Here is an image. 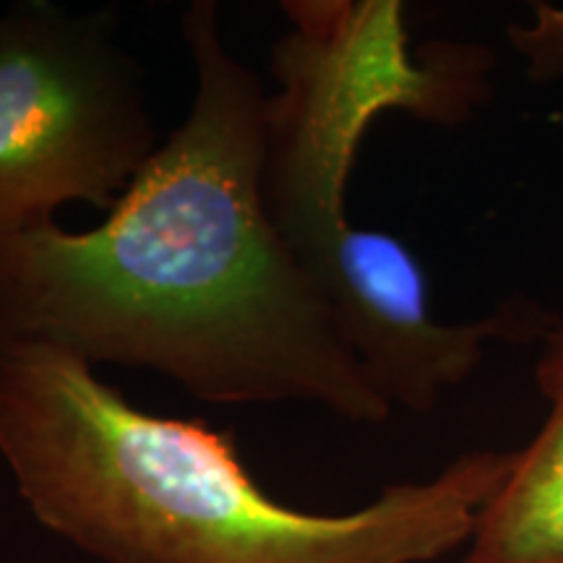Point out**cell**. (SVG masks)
<instances>
[{"instance_id": "3", "label": "cell", "mask_w": 563, "mask_h": 563, "mask_svg": "<svg viewBox=\"0 0 563 563\" xmlns=\"http://www.w3.org/2000/svg\"><path fill=\"white\" fill-rule=\"evenodd\" d=\"M162 144L112 11L0 13V238L74 201L112 209Z\"/></svg>"}, {"instance_id": "1", "label": "cell", "mask_w": 563, "mask_h": 563, "mask_svg": "<svg viewBox=\"0 0 563 563\" xmlns=\"http://www.w3.org/2000/svg\"><path fill=\"white\" fill-rule=\"evenodd\" d=\"M180 32L191 110L110 214L81 232L45 222L0 238V344L165 373L201 402L386 420L266 207L269 95L230 53L214 0H194Z\"/></svg>"}, {"instance_id": "2", "label": "cell", "mask_w": 563, "mask_h": 563, "mask_svg": "<svg viewBox=\"0 0 563 563\" xmlns=\"http://www.w3.org/2000/svg\"><path fill=\"white\" fill-rule=\"evenodd\" d=\"M0 454L34 519L102 563H431L470 543L514 452L481 449L347 514L279 504L235 435L131 405L89 363L0 344Z\"/></svg>"}, {"instance_id": "6", "label": "cell", "mask_w": 563, "mask_h": 563, "mask_svg": "<svg viewBox=\"0 0 563 563\" xmlns=\"http://www.w3.org/2000/svg\"><path fill=\"white\" fill-rule=\"evenodd\" d=\"M540 342L534 382L548 415L477 511L462 563H563V321Z\"/></svg>"}, {"instance_id": "7", "label": "cell", "mask_w": 563, "mask_h": 563, "mask_svg": "<svg viewBox=\"0 0 563 563\" xmlns=\"http://www.w3.org/2000/svg\"><path fill=\"white\" fill-rule=\"evenodd\" d=\"M506 37L525 60L530 79L551 81L563 76V5L538 3L530 19L509 26Z\"/></svg>"}, {"instance_id": "5", "label": "cell", "mask_w": 563, "mask_h": 563, "mask_svg": "<svg viewBox=\"0 0 563 563\" xmlns=\"http://www.w3.org/2000/svg\"><path fill=\"white\" fill-rule=\"evenodd\" d=\"M311 274L363 376L391 407L431 412L481 368L493 342L543 340L555 319L534 302H504L477 321L431 311L420 258L391 232L323 220L285 238Z\"/></svg>"}, {"instance_id": "4", "label": "cell", "mask_w": 563, "mask_h": 563, "mask_svg": "<svg viewBox=\"0 0 563 563\" xmlns=\"http://www.w3.org/2000/svg\"><path fill=\"white\" fill-rule=\"evenodd\" d=\"M292 30L272 51L264 170L350 186L376 118L405 110L454 125L488 100L490 51L431 42L412 51L399 0H287Z\"/></svg>"}]
</instances>
